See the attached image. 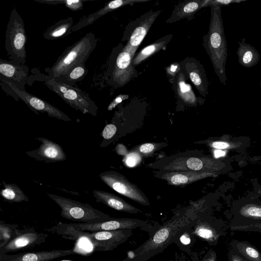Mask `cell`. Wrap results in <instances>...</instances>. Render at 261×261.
<instances>
[{"label":"cell","instance_id":"cell-1","mask_svg":"<svg viewBox=\"0 0 261 261\" xmlns=\"http://www.w3.org/2000/svg\"><path fill=\"white\" fill-rule=\"evenodd\" d=\"M203 214L193 208L177 214L156 228L144 243L128 251L127 257L122 261H147L162 253L184 232L191 230Z\"/></svg>","mask_w":261,"mask_h":261},{"label":"cell","instance_id":"cell-2","mask_svg":"<svg viewBox=\"0 0 261 261\" xmlns=\"http://www.w3.org/2000/svg\"><path fill=\"white\" fill-rule=\"evenodd\" d=\"M210 7V22L207 33L203 37V45L220 83L225 85L228 48L221 16V7L212 6Z\"/></svg>","mask_w":261,"mask_h":261},{"label":"cell","instance_id":"cell-3","mask_svg":"<svg viewBox=\"0 0 261 261\" xmlns=\"http://www.w3.org/2000/svg\"><path fill=\"white\" fill-rule=\"evenodd\" d=\"M28 85L32 86L35 81L40 82L50 90L58 95L66 103L76 111L84 114H89L96 116L98 107L89 95L75 86H71L57 81L36 68L31 70Z\"/></svg>","mask_w":261,"mask_h":261},{"label":"cell","instance_id":"cell-4","mask_svg":"<svg viewBox=\"0 0 261 261\" xmlns=\"http://www.w3.org/2000/svg\"><path fill=\"white\" fill-rule=\"evenodd\" d=\"M98 39L92 32H89L68 46L51 67L45 69L50 77L55 79L65 75L71 69L85 63L94 50Z\"/></svg>","mask_w":261,"mask_h":261},{"label":"cell","instance_id":"cell-5","mask_svg":"<svg viewBox=\"0 0 261 261\" xmlns=\"http://www.w3.org/2000/svg\"><path fill=\"white\" fill-rule=\"evenodd\" d=\"M27 39L23 20L16 9L13 8L5 34V48L9 60L25 64Z\"/></svg>","mask_w":261,"mask_h":261},{"label":"cell","instance_id":"cell-6","mask_svg":"<svg viewBox=\"0 0 261 261\" xmlns=\"http://www.w3.org/2000/svg\"><path fill=\"white\" fill-rule=\"evenodd\" d=\"M48 195L60 206L61 216L64 218L82 223H95L112 218L87 203L51 193Z\"/></svg>","mask_w":261,"mask_h":261},{"label":"cell","instance_id":"cell-7","mask_svg":"<svg viewBox=\"0 0 261 261\" xmlns=\"http://www.w3.org/2000/svg\"><path fill=\"white\" fill-rule=\"evenodd\" d=\"M167 171H197L218 174L227 169L223 161L207 156L175 158L162 167Z\"/></svg>","mask_w":261,"mask_h":261},{"label":"cell","instance_id":"cell-8","mask_svg":"<svg viewBox=\"0 0 261 261\" xmlns=\"http://www.w3.org/2000/svg\"><path fill=\"white\" fill-rule=\"evenodd\" d=\"M161 11H150L132 21L125 28L123 41L127 42L123 49L128 51L134 57L138 46L143 40Z\"/></svg>","mask_w":261,"mask_h":261},{"label":"cell","instance_id":"cell-9","mask_svg":"<svg viewBox=\"0 0 261 261\" xmlns=\"http://www.w3.org/2000/svg\"><path fill=\"white\" fill-rule=\"evenodd\" d=\"M232 226L261 224V200L245 197L234 202L231 208Z\"/></svg>","mask_w":261,"mask_h":261},{"label":"cell","instance_id":"cell-10","mask_svg":"<svg viewBox=\"0 0 261 261\" xmlns=\"http://www.w3.org/2000/svg\"><path fill=\"white\" fill-rule=\"evenodd\" d=\"M99 177L105 184L119 194L143 205H150L148 199L142 191L122 174L110 170L101 173Z\"/></svg>","mask_w":261,"mask_h":261},{"label":"cell","instance_id":"cell-11","mask_svg":"<svg viewBox=\"0 0 261 261\" xmlns=\"http://www.w3.org/2000/svg\"><path fill=\"white\" fill-rule=\"evenodd\" d=\"M134 57L123 49L115 56L113 62H110L107 72L108 83L115 87H122L133 78L137 76V71L133 65Z\"/></svg>","mask_w":261,"mask_h":261},{"label":"cell","instance_id":"cell-12","mask_svg":"<svg viewBox=\"0 0 261 261\" xmlns=\"http://www.w3.org/2000/svg\"><path fill=\"white\" fill-rule=\"evenodd\" d=\"M192 228V234L211 246H216L220 238L225 234L229 225L223 220L203 213Z\"/></svg>","mask_w":261,"mask_h":261},{"label":"cell","instance_id":"cell-13","mask_svg":"<svg viewBox=\"0 0 261 261\" xmlns=\"http://www.w3.org/2000/svg\"><path fill=\"white\" fill-rule=\"evenodd\" d=\"M146 221L132 218H113L95 223H81L68 224L77 231L96 232L121 229L133 230L137 228L141 229L147 225Z\"/></svg>","mask_w":261,"mask_h":261},{"label":"cell","instance_id":"cell-14","mask_svg":"<svg viewBox=\"0 0 261 261\" xmlns=\"http://www.w3.org/2000/svg\"><path fill=\"white\" fill-rule=\"evenodd\" d=\"M79 232V236L88 239L96 251H110L124 243L132 236V230L121 229L96 232Z\"/></svg>","mask_w":261,"mask_h":261},{"label":"cell","instance_id":"cell-15","mask_svg":"<svg viewBox=\"0 0 261 261\" xmlns=\"http://www.w3.org/2000/svg\"><path fill=\"white\" fill-rule=\"evenodd\" d=\"M0 81L7 84L15 92L19 99L22 100L36 114H38V112L46 113L47 115L51 117L65 121H71L69 117L64 112L47 101L27 92L26 91L19 90L8 80L0 77Z\"/></svg>","mask_w":261,"mask_h":261},{"label":"cell","instance_id":"cell-16","mask_svg":"<svg viewBox=\"0 0 261 261\" xmlns=\"http://www.w3.org/2000/svg\"><path fill=\"white\" fill-rule=\"evenodd\" d=\"M29 68L26 64L18 62L0 59V77L13 83L18 89L25 91L28 85Z\"/></svg>","mask_w":261,"mask_h":261},{"label":"cell","instance_id":"cell-17","mask_svg":"<svg viewBox=\"0 0 261 261\" xmlns=\"http://www.w3.org/2000/svg\"><path fill=\"white\" fill-rule=\"evenodd\" d=\"M41 142L35 150L26 151L30 157L45 163H55L66 160L67 155L62 147L58 144L43 137L36 138Z\"/></svg>","mask_w":261,"mask_h":261},{"label":"cell","instance_id":"cell-18","mask_svg":"<svg viewBox=\"0 0 261 261\" xmlns=\"http://www.w3.org/2000/svg\"><path fill=\"white\" fill-rule=\"evenodd\" d=\"M180 65L200 94L205 97L208 93V82L203 65L193 57L185 58Z\"/></svg>","mask_w":261,"mask_h":261},{"label":"cell","instance_id":"cell-19","mask_svg":"<svg viewBox=\"0 0 261 261\" xmlns=\"http://www.w3.org/2000/svg\"><path fill=\"white\" fill-rule=\"evenodd\" d=\"M218 174L197 171H168L158 174L156 176L172 186H186L207 177H215Z\"/></svg>","mask_w":261,"mask_h":261},{"label":"cell","instance_id":"cell-20","mask_svg":"<svg viewBox=\"0 0 261 261\" xmlns=\"http://www.w3.org/2000/svg\"><path fill=\"white\" fill-rule=\"evenodd\" d=\"M47 234L34 232L19 234L1 248V253L15 252L30 248L44 242Z\"/></svg>","mask_w":261,"mask_h":261},{"label":"cell","instance_id":"cell-21","mask_svg":"<svg viewBox=\"0 0 261 261\" xmlns=\"http://www.w3.org/2000/svg\"><path fill=\"white\" fill-rule=\"evenodd\" d=\"M148 1V0H115L107 3L97 11L81 18L77 23L73 25L71 33L91 24L98 18L120 7L136 3H144Z\"/></svg>","mask_w":261,"mask_h":261},{"label":"cell","instance_id":"cell-22","mask_svg":"<svg viewBox=\"0 0 261 261\" xmlns=\"http://www.w3.org/2000/svg\"><path fill=\"white\" fill-rule=\"evenodd\" d=\"M73 249L55 250L39 252H26L12 255H1V261H49L62 256L74 254Z\"/></svg>","mask_w":261,"mask_h":261},{"label":"cell","instance_id":"cell-23","mask_svg":"<svg viewBox=\"0 0 261 261\" xmlns=\"http://www.w3.org/2000/svg\"><path fill=\"white\" fill-rule=\"evenodd\" d=\"M93 193L97 202H101L116 211L131 214H137L142 212L113 193L98 190H94Z\"/></svg>","mask_w":261,"mask_h":261},{"label":"cell","instance_id":"cell-24","mask_svg":"<svg viewBox=\"0 0 261 261\" xmlns=\"http://www.w3.org/2000/svg\"><path fill=\"white\" fill-rule=\"evenodd\" d=\"M204 0H189L181 2L176 5L167 23H172L181 19L186 18L190 20L195 13L203 8Z\"/></svg>","mask_w":261,"mask_h":261},{"label":"cell","instance_id":"cell-25","mask_svg":"<svg viewBox=\"0 0 261 261\" xmlns=\"http://www.w3.org/2000/svg\"><path fill=\"white\" fill-rule=\"evenodd\" d=\"M186 73L181 69L173 80V84L178 98L186 104L196 106L198 98L191 85L186 82Z\"/></svg>","mask_w":261,"mask_h":261},{"label":"cell","instance_id":"cell-26","mask_svg":"<svg viewBox=\"0 0 261 261\" xmlns=\"http://www.w3.org/2000/svg\"><path fill=\"white\" fill-rule=\"evenodd\" d=\"M245 40L246 39L243 38L239 42L236 53L239 63L244 67L250 68L258 63L260 56L258 50L254 46L247 43Z\"/></svg>","mask_w":261,"mask_h":261},{"label":"cell","instance_id":"cell-27","mask_svg":"<svg viewBox=\"0 0 261 261\" xmlns=\"http://www.w3.org/2000/svg\"><path fill=\"white\" fill-rule=\"evenodd\" d=\"M245 141L241 137L223 135L221 137L211 138L206 141L211 148L219 150H233L243 149L246 145Z\"/></svg>","mask_w":261,"mask_h":261},{"label":"cell","instance_id":"cell-28","mask_svg":"<svg viewBox=\"0 0 261 261\" xmlns=\"http://www.w3.org/2000/svg\"><path fill=\"white\" fill-rule=\"evenodd\" d=\"M72 17L59 20L58 21L48 27L43 33L44 39L54 40L63 38L71 33L73 26Z\"/></svg>","mask_w":261,"mask_h":261},{"label":"cell","instance_id":"cell-29","mask_svg":"<svg viewBox=\"0 0 261 261\" xmlns=\"http://www.w3.org/2000/svg\"><path fill=\"white\" fill-rule=\"evenodd\" d=\"M229 247L248 261H261V252L247 241L233 240L229 243Z\"/></svg>","mask_w":261,"mask_h":261},{"label":"cell","instance_id":"cell-30","mask_svg":"<svg viewBox=\"0 0 261 261\" xmlns=\"http://www.w3.org/2000/svg\"><path fill=\"white\" fill-rule=\"evenodd\" d=\"M172 38V35H168L163 37L155 42L143 48L134 58L133 65L135 67L138 65L152 55L159 52L162 49H165L167 45Z\"/></svg>","mask_w":261,"mask_h":261},{"label":"cell","instance_id":"cell-31","mask_svg":"<svg viewBox=\"0 0 261 261\" xmlns=\"http://www.w3.org/2000/svg\"><path fill=\"white\" fill-rule=\"evenodd\" d=\"M4 188L1 191V195L5 199L11 202H20L29 201V198L16 185L8 184L3 181Z\"/></svg>","mask_w":261,"mask_h":261},{"label":"cell","instance_id":"cell-32","mask_svg":"<svg viewBox=\"0 0 261 261\" xmlns=\"http://www.w3.org/2000/svg\"><path fill=\"white\" fill-rule=\"evenodd\" d=\"M88 70L85 65H79L71 69L65 75L55 79L57 81L74 86L78 82L82 81L87 74Z\"/></svg>","mask_w":261,"mask_h":261},{"label":"cell","instance_id":"cell-33","mask_svg":"<svg viewBox=\"0 0 261 261\" xmlns=\"http://www.w3.org/2000/svg\"><path fill=\"white\" fill-rule=\"evenodd\" d=\"M34 1L47 5L63 4L69 9L73 11H79L83 8L84 3L93 0H34Z\"/></svg>","mask_w":261,"mask_h":261},{"label":"cell","instance_id":"cell-34","mask_svg":"<svg viewBox=\"0 0 261 261\" xmlns=\"http://www.w3.org/2000/svg\"><path fill=\"white\" fill-rule=\"evenodd\" d=\"M165 145V143H147L136 147V149L133 150L137 151L143 155L148 156Z\"/></svg>","mask_w":261,"mask_h":261},{"label":"cell","instance_id":"cell-35","mask_svg":"<svg viewBox=\"0 0 261 261\" xmlns=\"http://www.w3.org/2000/svg\"><path fill=\"white\" fill-rule=\"evenodd\" d=\"M117 131V127L114 124L110 123L106 125L102 132L103 141L101 143L100 146L104 147L106 142L113 138Z\"/></svg>","mask_w":261,"mask_h":261},{"label":"cell","instance_id":"cell-36","mask_svg":"<svg viewBox=\"0 0 261 261\" xmlns=\"http://www.w3.org/2000/svg\"><path fill=\"white\" fill-rule=\"evenodd\" d=\"M128 153L124 158V163L128 167H134L138 165L141 161V156L137 151Z\"/></svg>","mask_w":261,"mask_h":261},{"label":"cell","instance_id":"cell-37","mask_svg":"<svg viewBox=\"0 0 261 261\" xmlns=\"http://www.w3.org/2000/svg\"><path fill=\"white\" fill-rule=\"evenodd\" d=\"M189 253L191 256L190 261H217L216 252L213 249H210L201 259L199 258L196 253Z\"/></svg>","mask_w":261,"mask_h":261},{"label":"cell","instance_id":"cell-38","mask_svg":"<svg viewBox=\"0 0 261 261\" xmlns=\"http://www.w3.org/2000/svg\"><path fill=\"white\" fill-rule=\"evenodd\" d=\"M5 224L1 223L0 225V238H1V246L2 247L6 244L9 241L12 237V231L10 228L7 227Z\"/></svg>","mask_w":261,"mask_h":261},{"label":"cell","instance_id":"cell-39","mask_svg":"<svg viewBox=\"0 0 261 261\" xmlns=\"http://www.w3.org/2000/svg\"><path fill=\"white\" fill-rule=\"evenodd\" d=\"M246 0H204L203 8L212 6H228L232 3H240Z\"/></svg>","mask_w":261,"mask_h":261},{"label":"cell","instance_id":"cell-40","mask_svg":"<svg viewBox=\"0 0 261 261\" xmlns=\"http://www.w3.org/2000/svg\"><path fill=\"white\" fill-rule=\"evenodd\" d=\"M232 231H246L261 232V224H255L246 226H232L229 227Z\"/></svg>","mask_w":261,"mask_h":261},{"label":"cell","instance_id":"cell-41","mask_svg":"<svg viewBox=\"0 0 261 261\" xmlns=\"http://www.w3.org/2000/svg\"><path fill=\"white\" fill-rule=\"evenodd\" d=\"M166 72L168 76L173 80L181 70L179 63L174 62L165 68Z\"/></svg>","mask_w":261,"mask_h":261},{"label":"cell","instance_id":"cell-42","mask_svg":"<svg viewBox=\"0 0 261 261\" xmlns=\"http://www.w3.org/2000/svg\"><path fill=\"white\" fill-rule=\"evenodd\" d=\"M128 97L129 96L127 94H120L118 95L110 103L108 107V110H112L117 105L121 102L123 100L127 99Z\"/></svg>","mask_w":261,"mask_h":261},{"label":"cell","instance_id":"cell-43","mask_svg":"<svg viewBox=\"0 0 261 261\" xmlns=\"http://www.w3.org/2000/svg\"><path fill=\"white\" fill-rule=\"evenodd\" d=\"M0 85L2 89L8 95L13 97L16 101L20 99L15 92L5 82L0 81Z\"/></svg>","mask_w":261,"mask_h":261},{"label":"cell","instance_id":"cell-44","mask_svg":"<svg viewBox=\"0 0 261 261\" xmlns=\"http://www.w3.org/2000/svg\"><path fill=\"white\" fill-rule=\"evenodd\" d=\"M228 261H248L244 258L229 247L228 252Z\"/></svg>","mask_w":261,"mask_h":261},{"label":"cell","instance_id":"cell-45","mask_svg":"<svg viewBox=\"0 0 261 261\" xmlns=\"http://www.w3.org/2000/svg\"><path fill=\"white\" fill-rule=\"evenodd\" d=\"M116 151L118 154L121 155H126L128 153L125 147L122 144H118Z\"/></svg>","mask_w":261,"mask_h":261},{"label":"cell","instance_id":"cell-46","mask_svg":"<svg viewBox=\"0 0 261 261\" xmlns=\"http://www.w3.org/2000/svg\"><path fill=\"white\" fill-rule=\"evenodd\" d=\"M177 261H185L184 255L182 253L180 256H179Z\"/></svg>","mask_w":261,"mask_h":261},{"label":"cell","instance_id":"cell-47","mask_svg":"<svg viewBox=\"0 0 261 261\" xmlns=\"http://www.w3.org/2000/svg\"><path fill=\"white\" fill-rule=\"evenodd\" d=\"M59 261H74V260H61Z\"/></svg>","mask_w":261,"mask_h":261},{"label":"cell","instance_id":"cell-48","mask_svg":"<svg viewBox=\"0 0 261 261\" xmlns=\"http://www.w3.org/2000/svg\"><path fill=\"white\" fill-rule=\"evenodd\" d=\"M260 88H261V81L260 82Z\"/></svg>","mask_w":261,"mask_h":261},{"label":"cell","instance_id":"cell-49","mask_svg":"<svg viewBox=\"0 0 261 261\" xmlns=\"http://www.w3.org/2000/svg\"><path fill=\"white\" fill-rule=\"evenodd\" d=\"M259 124L261 125V122L259 123Z\"/></svg>","mask_w":261,"mask_h":261}]
</instances>
